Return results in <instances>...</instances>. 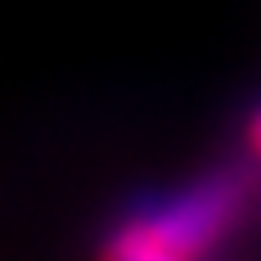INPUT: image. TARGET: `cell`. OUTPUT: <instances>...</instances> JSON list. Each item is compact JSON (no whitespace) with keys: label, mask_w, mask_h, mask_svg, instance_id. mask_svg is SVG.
Here are the masks:
<instances>
[{"label":"cell","mask_w":261,"mask_h":261,"mask_svg":"<svg viewBox=\"0 0 261 261\" xmlns=\"http://www.w3.org/2000/svg\"><path fill=\"white\" fill-rule=\"evenodd\" d=\"M252 185L243 171H207L171 194L130 203L99 252L113 261H189L216 252L248 216Z\"/></svg>","instance_id":"6da1fadb"},{"label":"cell","mask_w":261,"mask_h":261,"mask_svg":"<svg viewBox=\"0 0 261 261\" xmlns=\"http://www.w3.org/2000/svg\"><path fill=\"white\" fill-rule=\"evenodd\" d=\"M243 144H248V153L261 162V104L248 113V126H243Z\"/></svg>","instance_id":"7a4b0ae2"}]
</instances>
